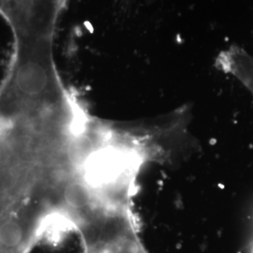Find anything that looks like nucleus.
<instances>
[{
    "mask_svg": "<svg viewBox=\"0 0 253 253\" xmlns=\"http://www.w3.org/2000/svg\"><path fill=\"white\" fill-rule=\"evenodd\" d=\"M88 117L59 75L54 42L13 48L0 84V124L70 130Z\"/></svg>",
    "mask_w": 253,
    "mask_h": 253,
    "instance_id": "obj_1",
    "label": "nucleus"
},
{
    "mask_svg": "<svg viewBox=\"0 0 253 253\" xmlns=\"http://www.w3.org/2000/svg\"><path fill=\"white\" fill-rule=\"evenodd\" d=\"M68 0H0V15L11 34L26 33L61 15Z\"/></svg>",
    "mask_w": 253,
    "mask_h": 253,
    "instance_id": "obj_2",
    "label": "nucleus"
},
{
    "mask_svg": "<svg viewBox=\"0 0 253 253\" xmlns=\"http://www.w3.org/2000/svg\"><path fill=\"white\" fill-rule=\"evenodd\" d=\"M217 62L221 70L234 76L253 95V55L231 46L218 55Z\"/></svg>",
    "mask_w": 253,
    "mask_h": 253,
    "instance_id": "obj_3",
    "label": "nucleus"
}]
</instances>
